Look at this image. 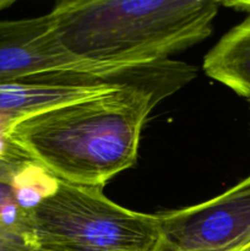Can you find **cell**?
I'll return each mask as SVG.
<instances>
[{
    "mask_svg": "<svg viewBox=\"0 0 250 251\" xmlns=\"http://www.w3.org/2000/svg\"><path fill=\"white\" fill-rule=\"evenodd\" d=\"M161 100L151 91L118 87L25 118L10 136L59 180L103 188L136 163L142 127Z\"/></svg>",
    "mask_w": 250,
    "mask_h": 251,
    "instance_id": "6da1fadb",
    "label": "cell"
},
{
    "mask_svg": "<svg viewBox=\"0 0 250 251\" xmlns=\"http://www.w3.org/2000/svg\"><path fill=\"white\" fill-rule=\"evenodd\" d=\"M220 6L215 0H71L49 14L59 43L75 58L142 65L207 38Z\"/></svg>",
    "mask_w": 250,
    "mask_h": 251,
    "instance_id": "7a4b0ae2",
    "label": "cell"
},
{
    "mask_svg": "<svg viewBox=\"0 0 250 251\" xmlns=\"http://www.w3.org/2000/svg\"><path fill=\"white\" fill-rule=\"evenodd\" d=\"M25 226L41 251H152L159 240L157 215L127 210L103 188L59 180Z\"/></svg>",
    "mask_w": 250,
    "mask_h": 251,
    "instance_id": "3957f363",
    "label": "cell"
},
{
    "mask_svg": "<svg viewBox=\"0 0 250 251\" xmlns=\"http://www.w3.org/2000/svg\"><path fill=\"white\" fill-rule=\"evenodd\" d=\"M97 75L124 87H147L152 64L109 65L81 60L56 38L50 14L21 20H0V82L54 85L61 77Z\"/></svg>",
    "mask_w": 250,
    "mask_h": 251,
    "instance_id": "277c9868",
    "label": "cell"
},
{
    "mask_svg": "<svg viewBox=\"0 0 250 251\" xmlns=\"http://www.w3.org/2000/svg\"><path fill=\"white\" fill-rule=\"evenodd\" d=\"M161 239L172 251H237L250 245V176L191 207L157 213Z\"/></svg>",
    "mask_w": 250,
    "mask_h": 251,
    "instance_id": "5b68a950",
    "label": "cell"
},
{
    "mask_svg": "<svg viewBox=\"0 0 250 251\" xmlns=\"http://www.w3.org/2000/svg\"><path fill=\"white\" fill-rule=\"evenodd\" d=\"M114 86H58L0 82V180L14 181L29 158L10 136L15 123L39 112L115 90Z\"/></svg>",
    "mask_w": 250,
    "mask_h": 251,
    "instance_id": "8992f818",
    "label": "cell"
},
{
    "mask_svg": "<svg viewBox=\"0 0 250 251\" xmlns=\"http://www.w3.org/2000/svg\"><path fill=\"white\" fill-rule=\"evenodd\" d=\"M221 5L249 15L206 54L202 68L206 75L250 102V1H221Z\"/></svg>",
    "mask_w": 250,
    "mask_h": 251,
    "instance_id": "52a82bcc",
    "label": "cell"
},
{
    "mask_svg": "<svg viewBox=\"0 0 250 251\" xmlns=\"http://www.w3.org/2000/svg\"><path fill=\"white\" fill-rule=\"evenodd\" d=\"M12 184L17 206L27 212L55 191L59 179L41 164L31 161L17 173Z\"/></svg>",
    "mask_w": 250,
    "mask_h": 251,
    "instance_id": "ba28073f",
    "label": "cell"
},
{
    "mask_svg": "<svg viewBox=\"0 0 250 251\" xmlns=\"http://www.w3.org/2000/svg\"><path fill=\"white\" fill-rule=\"evenodd\" d=\"M0 251H41L24 225H10L0 217Z\"/></svg>",
    "mask_w": 250,
    "mask_h": 251,
    "instance_id": "9c48e42d",
    "label": "cell"
},
{
    "mask_svg": "<svg viewBox=\"0 0 250 251\" xmlns=\"http://www.w3.org/2000/svg\"><path fill=\"white\" fill-rule=\"evenodd\" d=\"M15 190L11 181L0 180V213L9 206L15 205ZM17 205V203H16Z\"/></svg>",
    "mask_w": 250,
    "mask_h": 251,
    "instance_id": "30bf717a",
    "label": "cell"
},
{
    "mask_svg": "<svg viewBox=\"0 0 250 251\" xmlns=\"http://www.w3.org/2000/svg\"><path fill=\"white\" fill-rule=\"evenodd\" d=\"M152 251H172V250L169 249L168 245H167L166 243H164L163 240H162L161 238H159L158 243H157L156 247L153 248V250H152Z\"/></svg>",
    "mask_w": 250,
    "mask_h": 251,
    "instance_id": "8fae6325",
    "label": "cell"
},
{
    "mask_svg": "<svg viewBox=\"0 0 250 251\" xmlns=\"http://www.w3.org/2000/svg\"><path fill=\"white\" fill-rule=\"evenodd\" d=\"M12 4H14V0H0V11L11 6Z\"/></svg>",
    "mask_w": 250,
    "mask_h": 251,
    "instance_id": "7c38bea8",
    "label": "cell"
},
{
    "mask_svg": "<svg viewBox=\"0 0 250 251\" xmlns=\"http://www.w3.org/2000/svg\"><path fill=\"white\" fill-rule=\"evenodd\" d=\"M237 251H250V245H248V247H245V248H242V249H239Z\"/></svg>",
    "mask_w": 250,
    "mask_h": 251,
    "instance_id": "4fadbf2b",
    "label": "cell"
},
{
    "mask_svg": "<svg viewBox=\"0 0 250 251\" xmlns=\"http://www.w3.org/2000/svg\"><path fill=\"white\" fill-rule=\"evenodd\" d=\"M249 103H250V102H249Z\"/></svg>",
    "mask_w": 250,
    "mask_h": 251,
    "instance_id": "5bb4252c",
    "label": "cell"
}]
</instances>
